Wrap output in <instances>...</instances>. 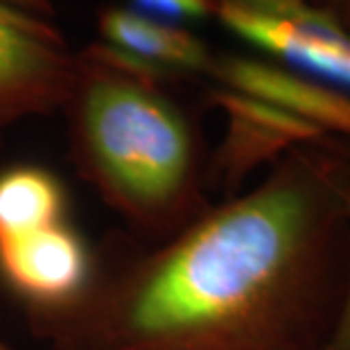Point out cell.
<instances>
[{
    "instance_id": "277c9868",
    "label": "cell",
    "mask_w": 350,
    "mask_h": 350,
    "mask_svg": "<svg viewBox=\"0 0 350 350\" xmlns=\"http://www.w3.org/2000/svg\"><path fill=\"white\" fill-rule=\"evenodd\" d=\"M77 70L48 21L0 0V129L68 102Z\"/></svg>"
},
{
    "instance_id": "4fadbf2b",
    "label": "cell",
    "mask_w": 350,
    "mask_h": 350,
    "mask_svg": "<svg viewBox=\"0 0 350 350\" xmlns=\"http://www.w3.org/2000/svg\"><path fill=\"white\" fill-rule=\"evenodd\" d=\"M310 3H317L319 5V0H310Z\"/></svg>"
},
{
    "instance_id": "7a4b0ae2",
    "label": "cell",
    "mask_w": 350,
    "mask_h": 350,
    "mask_svg": "<svg viewBox=\"0 0 350 350\" xmlns=\"http://www.w3.org/2000/svg\"><path fill=\"white\" fill-rule=\"evenodd\" d=\"M75 145L86 176L136 226L174 233L197 217V150L181 109L150 77L100 46L72 88Z\"/></svg>"
},
{
    "instance_id": "9c48e42d",
    "label": "cell",
    "mask_w": 350,
    "mask_h": 350,
    "mask_svg": "<svg viewBox=\"0 0 350 350\" xmlns=\"http://www.w3.org/2000/svg\"><path fill=\"white\" fill-rule=\"evenodd\" d=\"M337 183L346 219V269L344 280H341L337 308H334L332 321L327 325V332L319 350H350V143H346V140L337 163Z\"/></svg>"
},
{
    "instance_id": "7c38bea8",
    "label": "cell",
    "mask_w": 350,
    "mask_h": 350,
    "mask_svg": "<svg viewBox=\"0 0 350 350\" xmlns=\"http://www.w3.org/2000/svg\"><path fill=\"white\" fill-rule=\"evenodd\" d=\"M0 350H14V348H12L10 344H7V341H5L3 337H0Z\"/></svg>"
},
{
    "instance_id": "52a82bcc",
    "label": "cell",
    "mask_w": 350,
    "mask_h": 350,
    "mask_svg": "<svg viewBox=\"0 0 350 350\" xmlns=\"http://www.w3.org/2000/svg\"><path fill=\"white\" fill-rule=\"evenodd\" d=\"M102 50L124 68L159 81L178 75H211L215 57L206 43L185 29L152 18L131 7H109L100 14Z\"/></svg>"
},
{
    "instance_id": "8fae6325",
    "label": "cell",
    "mask_w": 350,
    "mask_h": 350,
    "mask_svg": "<svg viewBox=\"0 0 350 350\" xmlns=\"http://www.w3.org/2000/svg\"><path fill=\"white\" fill-rule=\"evenodd\" d=\"M319 5L325 7L327 12H332L341 23L350 27V0H319Z\"/></svg>"
},
{
    "instance_id": "ba28073f",
    "label": "cell",
    "mask_w": 350,
    "mask_h": 350,
    "mask_svg": "<svg viewBox=\"0 0 350 350\" xmlns=\"http://www.w3.org/2000/svg\"><path fill=\"white\" fill-rule=\"evenodd\" d=\"M66 190L41 165H12L0 172V240H12L66 221Z\"/></svg>"
},
{
    "instance_id": "5b68a950",
    "label": "cell",
    "mask_w": 350,
    "mask_h": 350,
    "mask_svg": "<svg viewBox=\"0 0 350 350\" xmlns=\"http://www.w3.org/2000/svg\"><path fill=\"white\" fill-rule=\"evenodd\" d=\"M0 280L48 321L72 314L95 287V260L68 221L0 240Z\"/></svg>"
},
{
    "instance_id": "6da1fadb",
    "label": "cell",
    "mask_w": 350,
    "mask_h": 350,
    "mask_svg": "<svg viewBox=\"0 0 350 350\" xmlns=\"http://www.w3.org/2000/svg\"><path fill=\"white\" fill-rule=\"evenodd\" d=\"M301 147L52 323L59 350H319L346 269L337 163Z\"/></svg>"
},
{
    "instance_id": "5bb4252c",
    "label": "cell",
    "mask_w": 350,
    "mask_h": 350,
    "mask_svg": "<svg viewBox=\"0 0 350 350\" xmlns=\"http://www.w3.org/2000/svg\"><path fill=\"white\" fill-rule=\"evenodd\" d=\"M348 29H350V27H348Z\"/></svg>"
},
{
    "instance_id": "3957f363",
    "label": "cell",
    "mask_w": 350,
    "mask_h": 350,
    "mask_svg": "<svg viewBox=\"0 0 350 350\" xmlns=\"http://www.w3.org/2000/svg\"><path fill=\"white\" fill-rule=\"evenodd\" d=\"M215 16L289 72L350 95V29L310 0H215Z\"/></svg>"
},
{
    "instance_id": "30bf717a",
    "label": "cell",
    "mask_w": 350,
    "mask_h": 350,
    "mask_svg": "<svg viewBox=\"0 0 350 350\" xmlns=\"http://www.w3.org/2000/svg\"><path fill=\"white\" fill-rule=\"evenodd\" d=\"M129 3H133L131 10L172 25L195 23L215 14V0H129Z\"/></svg>"
},
{
    "instance_id": "8992f818",
    "label": "cell",
    "mask_w": 350,
    "mask_h": 350,
    "mask_svg": "<svg viewBox=\"0 0 350 350\" xmlns=\"http://www.w3.org/2000/svg\"><path fill=\"white\" fill-rule=\"evenodd\" d=\"M213 104L226 118V133L215 154L213 174L228 197L237 195L258 167H273L301 147L332 140V136L301 116L224 86L213 93Z\"/></svg>"
}]
</instances>
